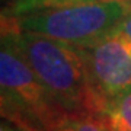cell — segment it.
Wrapping results in <instances>:
<instances>
[{"mask_svg": "<svg viewBox=\"0 0 131 131\" xmlns=\"http://www.w3.org/2000/svg\"><path fill=\"white\" fill-rule=\"evenodd\" d=\"M9 35L57 106L66 114H102L103 108L90 84L89 73L76 45L41 34L2 28Z\"/></svg>", "mask_w": 131, "mask_h": 131, "instance_id": "obj_1", "label": "cell"}, {"mask_svg": "<svg viewBox=\"0 0 131 131\" xmlns=\"http://www.w3.org/2000/svg\"><path fill=\"white\" fill-rule=\"evenodd\" d=\"M128 12H131V2L122 0L48 2L15 16L3 15L2 26L83 47L115 31Z\"/></svg>", "mask_w": 131, "mask_h": 131, "instance_id": "obj_2", "label": "cell"}, {"mask_svg": "<svg viewBox=\"0 0 131 131\" xmlns=\"http://www.w3.org/2000/svg\"><path fill=\"white\" fill-rule=\"evenodd\" d=\"M0 89L2 117L24 131H54L69 115L57 106L6 34H2Z\"/></svg>", "mask_w": 131, "mask_h": 131, "instance_id": "obj_3", "label": "cell"}, {"mask_svg": "<svg viewBox=\"0 0 131 131\" xmlns=\"http://www.w3.org/2000/svg\"><path fill=\"white\" fill-rule=\"evenodd\" d=\"M77 48L84 58L90 84L103 109L108 101L131 89L130 37L115 29L99 41Z\"/></svg>", "mask_w": 131, "mask_h": 131, "instance_id": "obj_4", "label": "cell"}, {"mask_svg": "<svg viewBox=\"0 0 131 131\" xmlns=\"http://www.w3.org/2000/svg\"><path fill=\"white\" fill-rule=\"evenodd\" d=\"M102 114L112 131H131V89L108 101Z\"/></svg>", "mask_w": 131, "mask_h": 131, "instance_id": "obj_5", "label": "cell"}, {"mask_svg": "<svg viewBox=\"0 0 131 131\" xmlns=\"http://www.w3.org/2000/svg\"><path fill=\"white\" fill-rule=\"evenodd\" d=\"M54 131H112L103 114H69Z\"/></svg>", "mask_w": 131, "mask_h": 131, "instance_id": "obj_6", "label": "cell"}, {"mask_svg": "<svg viewBox=\"0 0 131 131\" xmlns=\"http://www.w3.org/2000/svg\"><path fill=\"white\" fill-rule=\"evenodd\" d=\"M117 31H119V32H122L124 35L131 38V12H128V13L122 18V20L117 26Z\"/></svg>", "mask_w": 131, "mask_h": 131, "instance_id": "obj_7", "label": "cell"}, {"mask_svg": "<svg viewBox=\"0 0 131 131\" xmlns=\"http://www.w3.org/2000/svg\"><path fill=\"white\" fill-rule=\"evenodd\" d=\"M122 2H131V0H122Z\"/></svg>", "mask_w": 131, "mask_h": 131, "instance_id": "obj_8", "label": "cell"}]
</instances>
